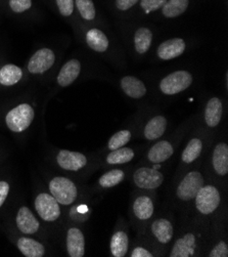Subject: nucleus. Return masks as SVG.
Segmentation results:
<instances>
[{"label": "nucleus", "instance_id": "f257e3e1", "mask_svg": "<svg viewBox=\"0 0 228 257\" xmlns=\"http://www.w3.org/2000/svg\"><path fill=\"white\" fill-rule=\"evenodd\" d=\"M35 117L33 107L27 102L18 105L10 110L6 117V123L10 131L13 133H23L28 130Z\"/></svg>", "mask_w": 228, "mask_h": 257}, {"label": "nucleus", "instance_id": "f03ea898", "mask_svg": "<svg viewBox=\"0 0 228 257\" xmlns=\"http://www.w3.org/2000/svg\"><path fill=\"white\" fill-rule=\"evenodd\" d=\"M49 191L55 199L62 205L73 204L78 196V190L71 179L57 176L49 182Z\"/></svg>", "mask_w": 228, "mask_h": 257}, {"label": "nucleus", "instance_id": "7ed1b4c3", "mask_svg": "<svg viewBox=\"0 0 228 257\" xmlns=\"http://www.w3.org/2000/svg\"><path fill=\"white\" fill-rule=\"evenodd\" d=\"M195 208L204 215L214 213L221 203V195L218 189L212 185L202 186L197 192L195 198Z\"/></svg>", "mask_w": 228, "mask_h": 257}, {"label": "nucleus", "instance_id": "20e7f679", "mask_svg": "<svg viewBox=\"0 0 228 257\" xmlns=\"http://www.w3.org/2000/svg\"><path fill=\"white\" fill-rule=\"evenodd\" d=\"M192 83V75L184 70L175 71L160 82V89L166 95H174L187 89Z\"/></svg>", "mask_w": 228, "mask_h": 257}, {"label": "nucleus", "instance_id": "39448f33", "mask_svg": "<svg viewBox=\"0 0 228 257\" xmlns=\"http://www.w3.org/2000/svg\"><path fill=\"white\" fill-rule=\"evenodd\" d=\"M202 186H204V177L201 173L199 171H190L181 179L176 189V195L179 200L189 202L195 198Z\"/></svg>", "mask_w": 228, "mask_h": 257}, {"label": "nucleus", "instance_id": "423d86ee", "mask_svg": "<svg viewBox=\"0 0 228 257\" xmlns=\"http://www.w3.org/2000/svg\"><path fill=\"white\" fill-rule=\"evenodd\" d=\"M35 209L38 215L47 222H53L60 218V203L55 197L47 193L39 194L35 199Z\"/></svg>", "mask_w": 228, "mask_h": 257}, {"label": "nucleus", "instance_id": "0eeeda50", "mask_svg": "<svg viewBox=\"0 0 228 257\" xmlns=\"http://www.w3.org/2000/svg\"><path fill=\"white\" fill-rule=\"evenodd\" d=\"M56 60L57 57L55 51L50 48L43 47L32 55L28 62L27 69L30 74L42 75L54 67Z\"/></svg>", "mask_w": 228, "mask_h": 257}, {"label": "nucleus", "instance_id": "6e6552de", "mask_svg": "<svg viewBox=\"0 0 228 257\" xmlns=\"http://www.w3.org/2000/svg\"><path fill=\"white\" fill-rule=\"evenodd\" d=\"M133 182L139 189L155 190L163 184L164 175L154 168L140 167L133 174Z\"/></svg>", "mask_w": 228, "mask_h": 257}, {"label": "nucleus", "instance_id": "1a4fd4ad", "mask_svg": "<svg viewBox=\"0 0 228 257\" xmlns=\"http://www.w3.org/2000/svg\"><path fill=\"white\" fill-rule=\"evenodd\" d=\"M57 161L61 168L68 171H79L87 164V158L83 154L68 150L59 152Z\"/></svg>", "mask_w": 228, "mask_h": 257}, {"label": "nucleus", "instance_id": "9d476101", "mask_svg": "<svg viewBox=\"0 0 228 257\" xmlns=\"http://www.w3.org/2000/svg\"><path fill=\"white\" fill-rule=\"evenodd\" d=\"M197 241L196 237L187 233L181 236L173 245L169 256L171 257H190L193 256L196 252Z\"/></svg>", "mask_w": 228, "mask_h": 257}, {"label": "nucleus", "instance_id": "9b49d317", "mask_svg": "<svg viewBox=\"0 0 228 257\" xmlns=\"http://www.w3.org/2000/svg\"><path fill=\"white\" fill-rule=\"evenodd\" d=\"M185 41L181 38H172L164 41L158 47V57L163 61H169L180 57L185 50Z\"/></svg>", "mask_w": 228, "mask_h": 257}, {"label": "nucleus", "instance_id": "f8f14e48", "mask_svg": "<svg viewBox=\"0 0 228 257\" xmlns=\"http://www.w3.org/2000/svg\"><path fill=\"white\" fill-rule=\"evenodd\" d=\"M17 226L23 234L33 235L38 232L40 223L33 212L26 206L20 208L17 214Z\"/></svg>", "mask_w": 228, "mask_h": 257}, {"label": "nucleus", "instance_id": "ddd939ff", "mask_svg": "<svg viewBox=\"0 0 228 257\" xmlns=\"http://www.w3.org/2000/svg\"><path fill=\"white\" fill-rule=\"evenodd\" d=\"M67 251L71 257H83L85 254V238L78 227H71L68 230Z\"/></svg>", "mask_w": 228, "mask_h": 257}, {"label": "nucleus", "instance_id": "4468645a", "mask_svg": "<svg viewBox=\"0 0 228 257\" xmlns=\"http://www.w3.org/2000/svg\"><path fill=\"white\" fill-rule=\"evenodd\" d=\"M81 73V63L77 59L68 61L59 72L57 82L61 87H68L73 84Z\"/></svg>", "mask_w": 228, "mask_h": 257}, {"label": "nucleus", "instance_id": "2eb2a0df", "mask_svg": "<svg viewBox=\"0 0 228 257\" xmlns=\"http://www.w3.org/2000/svg\"><path fill=\"white\" fill-rule=\"evenodd\" d=\"M150 232L155 239L161 244H168L173 239L174 227L170 220L166 218H157L150 226Z\"/></svg>", "mask_w": 228, "mask_h": 257}, {"label": "nucleus", "instance_id": "dca6fc26", "mask_svg": "<svg viewBox=\"0 0 228 257\" xmlns=\"http://www.w3.org/2000/svg\"><path fill=\"white\" fill-rule=\"evenodd\" d=\"M174 154V148L168 141L158 142L149 149L146 154V158L149 162L159 164L170 159Z\"/></svg>", "mask_w": 228, "mask_h": 257}, {"label": "nucleus", "instance_id": "f3484780", "mask_svg": "<svg viewBox=\"0 0 228 257\" xmlns=\"http://www.w3.org/2000/svg\"><path fill=\"white\" fill-rule=\"evenodd\" d=\"M212 164L215 172L220 176L228 173V145L219 143L212 154Z\"/></svg>", "mask_w": 228, "mask_h": 257}, {"label": "nucleus", "instance_id": "a211bd4d", "mask_svg": "<svg viewBox=\"0 0 228 257\" xmlns=\"http://www.w3.org/2000/svg\"><path fill=\"white\" fill-rule=\"evenodd\" d=\"M121 88L126 95L131 98H141L146 94L144 83L134 76H125L121 79Z\"/></svg>", "mask_w": 228, "mask_h": 257}, {"label": "nucleus", "instance_id": "6ab92c4d", "mask_svg": "<svg viewBox=\"0 0 228 257\" xmlns=\"http://www.w3.org/2000/svg\"><path fill=\"white\" fill-rule=\"evenodd\" d=\"M24 76L22 68L15 64H7L0 67V85L10 87L18 84Z\"/></svg>", "mask_w": 228, "mask_h": 257}, {"label": "nucleus", "instance_id": "aec40b11", "mask_svg": "<svg viewBox=\"0 0 228 257\" xmlns=\"http://www.w3.org/2000/svg\"><path fill=\"white\" fill-rule=\"evenodd\" d=\"M132 209L137 219L145 221L153 216L155 212V205L153 200H151L149 197L139 196L134 200Z\"/></svg>", "mask_w": 228, "mask_h": 257}, {"label": "nucleus", "instance_id": "412c9836", "mask_svg": "<svg viewBox=\"0 0 228 257\" xmlns=\"http://www.w3.org/2000/svg\"><path fill=\"white\" fill-rule=\"evenodd\" d=\"M167 130V119L164 116H155L151 118L144 127V138L147 141H156L160 139Z\"/></svg>", "mask_w": 228, "mask_h": 257}, {"label": "nucleus", "instance_id": "4be33fe9", "mask_svg": "<svg viewBox=\"0 0 228 257\" xmlns=\"http://www.w3.org/2000/svg\"><path fill=\"white\" fill-rule=\"evenodd\" d=\"M222 101L218 97H212L211 99H209L204 113V119L206 124L212 128L216 127L222 119Z\"/></svg>", "mask_w": 228, "mask_h": 257}, {"label": "nucleus", "instance_id": "5701e85b", "mask_svg": "<svg viewBox=\"0 0 228 257\" xmlns=\"http://www.w3.org/2000/svg\"><path fill=\"white\" fill-rule=\"evenodd\" d=\"M17 246L22 254L26 257H42L45 254L44 246L31 238H20L18 240Z\"/></svg>", "mask_w": 228, "mask_h": 257}, {"label": "nucleus", "instance_id": "b1692460", "mask_svg": "<svg viewBox=\"0 0 228 257\" xmlns=\"http://www.w3.org/2000/svg\"><path fill=\"white\" fill-rule=\"evenodd\" d=\"M86 43L96 53H105L109 48V39L106 34L99 29L93 28L87 31L85 35Z\"/></svg>", "mask_w": 228, "mask_h": 257}, {"label": "nucleus", "instance_id": "393cba45", "mask_svg": "<svg viewBox=\"0 0 228 257\" xmlns=\"http://www.w3.org/2000/svg\"><path fill=\"white\" fill-rule=\"evenodd\" d=\"M129 238L124 230H118L111 239L110 250L114 257H124L128 252Z\"/></svg>", "mask_w": 228, "mask_h": 257}, {"label": "nucleus", "instance_id": "a878e982", "mask_svg": "<svg viewBox=\"0 0 228 257\" xmlns=\"http://www.w3.org/2000/svg\"><path fill=\"white\" fill-rule=\"evenodd\" d=\"M153 42V32L146 27L137 29L134 35V47L139 55L145 54Z\"/></svg>", "mask_w": 228, "mask_h": 257}, {"label": "nucleus", "instance_id": "bb28decb", "mask_svg": "<svg viewBox=\"0 0 228 257\" xmlns=\"http://www.w3.org/2000/svg\"><path fill=\"white\" fill-rule=\"evenodd\" d=\"M135 154L131 148L122 147L120 149L112 151L106 158V161L110 165H120L132 161Z\"/></svg>", "mask_w": 228, "mask_h": 257}, {"label": "nucleus", "instance_id": "cd10ccee", "mask_svg": "<svg viewBox=\"0 0 228 257\" xmlns=\"http://www.w3.org/2000/svg\"><path fill=\"white\" fill-rule=\"evenodd\" d=\"M189 0H167L162 8V13L166 18H176L187 10Z\"/></svg>", "mask_w": 228, "mask_h": 257}, {"label": "nucleus", "instance_id": "c85d7f7f", "mask_svg": "<svg viewBox=\"0 0 228 257\" xmlns=\"http://www.w3.org/2000/svg\"><path fill=\"white\" fill-rule=\"evenodd\" d=\"M201 151H202V142L196 138L190 140L182 152V155H181L182 162L186 164L194 162L200 156Z\"/></svg>", "mask_w": 228, "mask_h": 257}, {"label": "nucleus", "instance_id": "c756f323", "mask_svg": "<svg viewBox=\"0 0 228 257\" xmlns=\"http://www.w3.org/2000/svg\"><path fill=\"white\" fill-rule=\"evenodd\" d=\"M125 178V172L121 169H113L101 175L98 179V185L104 189H110L121 184Z\"/></svg>", "mask_w": 228, "mask_h": 257}, {"label": "nucleus", "instance_id": "7c9ffc66", "mask_svg": "<svg viewBox=\"0 0 228 257\" xmlns=\"http://www.w3.org/2000/svg\"><path fill=\"white\" fill-rule=\"evenodd\" d=\"M132 135L129 131L124 130L116 133L109 141L108 143V149L111 151L120 149L122 147H125V145H127L131 141Z\"/></svg>", "mask_w": 228, "mask_h": 257}, {"label": "nucleus", "instance_id": "2f4dec72", "mask_svg": "<svg viewBox=\"0 0 228 257\" xmlns=\"http://www.w3.org/2000/svg\"><path fill=\"white\" fill-rule=\"evenodd\" d=\"M74 3L81 18L86 21L94 20L96 12L92 0H74Z\"/></svg>", "mask_w": 228, "mask_h": 257}, {"label": "nucleus", "instance_id": "473e14b6", "mask_svg": "<svg viewBox=\"0 0 228 257\" xmlns=\"http://www.w3.org/2000/svg\"><path fill=\"white\" fill-rule=\"evenodd\" d=\"M8 9L11 13L21 16L28 13L33 9V0H8Z\"/></svg>", "mask_w": 228, "mask_h": 257}, {"label": "nucleus", "instance_id": "72a5a7b5", "mask_svg": "<svg viewBox=\"0 0 228 257\" xmlns=\"http://www.w3.org/2000/svg\"><path fill=\"white\" fill-rule=\"evenodd\" d=\"M55 4L62 17L70 18L73 16L75 10L74 0H55Z\"/></svg>", "mask_w": 228, "mask_h": 257}, {"label": "nucleus", "instance_id": "f704fd0d", "mask_svg": "<svg viewBox=\"0 0 228 257\" xmlns=\"http://www.w3.org/2000/svg\"><path fill=\"white\" fill-rule=\"evenodd\" d=\"M167 0H141L140 7L146 12H155L163 8Z\"/></svg>", "mask_w": 228, "mask_h": 257}, {"label": "nucleus", "instance_id": "c9c22d12", "mask_svg": "<svg viewBox=\"0 0 228 257\" xmlns=\"http://www.w3.org/2000/svg\"><path fill=\"white\" fill-rule=\"evenodd\" d=\"M210 257H227L228 256V246L224 241L217 243L209 253Z\"/></svg>", "mask_w": 228, "mask_h": 257}, {"label": "nucleus", "instance_id": "e433bc0d", "mask_svg": "<svg viewBox=\"0 0 228 257\" xmlns=\"http://www.w3.org/2000/svg\"><path fill=\"white\" fill-rule=\"evenodd\" d=\"M139 0H116V8L122 12L124 11H128L131 9L133 6H135Z\"/></svg>", "mask_w": 228, "mask_h": 257}, {"label": "nucleus", "instance_id": "4c0bfd02", "mask_svg": "<svg viewBox=\"0 0 228 257\" xmlns=\"http://www.w3.org/2000/svg\"><path fill=\"white\" fill-rule=\"evenodd\" d=\"M10 193V185L7 182H0V208L5 204Z\"/></svg>", "mask_w": 228, "mask_h": 257}, {"label": "nucleus", "instance_id": "58836bf2", "mask_svg": "<svg viewBox=\"0 0 228 257\" xmlns=\"http://www.w3.org/2000/svg\"><path fill=\"white\" fill-rule=\"evenodd\" d=\"M131 257H153V253L143 247H136L131 252Z\"/></svg>", "mask_w": 228, "mask_h": 257}, {"label": "nucleus", "instance_id": "ea45409f", "mask_svg": "<svg viewBox=\"0 0 228 257\" xmlns=\"http://www.w3.org/2000/svg\"><path fill=\"white\" fill-rule=\"evenodd\" d=\"M0 2H3V0H0Z\"/></svg>", "mask_w": 228, "mask_h": 257}]
</instances>
